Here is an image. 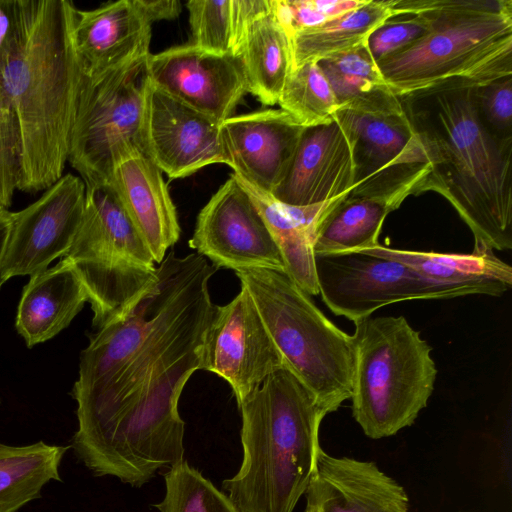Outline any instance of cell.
I'll return each mask as SVG.
<instances>
[{
	"label": "cell",
	"mask_w": 512,
	"mask_h": 512,
	"mask_svg": "<svg viewBox=\"0 0 512 512\" xmlns=\"http://www.w3.org/2000/svg\"><path fill=\"white\" fill-rule=\"evenodd\" d=\"M216 269L197 253L170 252L129 309L90 336L72 391L71 447L94 475L139 488L183 460L178 404L201 369L217 308L209 292Z\"/></svg>",
	"instance_id": "obj_1"
},
{
	"label": "cell",
	"mask_w": 512,
	"mask_h": 512,
	"mask_svg": "<svg viewBox=\"0 0 512 512\" xmlns=\"http://www.w3.org/2000/svg\"><path fill=\"white\" fill-rule=\"evenodd\" d=\"M16 29L0 60V94L12 107L21 135L18 190L37 193L63 175L82 69L68 0H15Z\"/></svg>",
	"instance_id": "obj_2"
},
{
	"label": "cell",
	"mask_w": 512,
	"mask_h": 512,
	"mask_svg": "<svg viewBox=\"0 0 512 512\" xmlns=\"http://www.w3.org/2000/svg\"><path fill=\"white\" fill-rule=\"evenodd\" d=\"M404 109L428 155L422 193L444 196L465 221L474 245L512 248V144L496 139L481 121L473 87L413 94Z\"/></svg>",
	"instance_id": "obj_3"
},
{
	"label": "cell",
	"mask_w": 512,
	"mask_h": 512,
	"mask_svg": "<svg viewBox=\"0 0 512 512\" xmlns=\"http://www.w3.org/2000/svg\"><path fill=\"white\" fill-rule=\"evenodd\" d=\"M238 408L243 457L223 488L241 512H293L309 487L327 414L286 366L268 375Z\"/></svg>",
	"instance_id": "obj_4"
},
{
	"label": "cell",
	"mask_w": 512,
	"mask_h": 512,
	"mask_svg": "<svg viewBox=\"0 0 512 512\" xmlns=\"http://www.w3.org/2000/svg\"><path fill=\"white\" fill-rule=\"evenodd\" d=\"M392 16L418 13L426 33L377 66L399 98L476 87L512 75L511 0H390Z\"/></svg>",
	"instance_id": "obj_5"
},
{
	"label": "cell",
	"mask_w": 512,
	"mask_h": 512,
	"mask_svg": "<svg viewBox=\"0 0 512 512\" xmlns=\"http://www.w3.org/2000/svg\"><path fill=\"white\" fill-rule=\"evenodd\" d=\"M352 414L371 439L411 426L434 390L432 348L403 316L354 322Z\"/></svg>",
	"instance_id": "obj_6"
},
{
	"label": "cell",
	"mask_w": 512,
	"mask_h": 512,
	"mask_svg": "<svg viewBox=\"0 0 512 512\" xmlns=\"http://www.w3.org/2000/svg\"><path fill=\"white\" fill-rule=\"evenodd\" d=\"M251 296L285 366L313 393L326 414L351 398L352 336L331 322L284 271L235 272Z\"/></svg>",
	"instance_id": "obj_7"
},
{
	"label": "cell",
	"mask_w": 512,
	"mask_h": 512,
	"mask_svg": "<svg viewBox=\"0 0 512 512\" xmlns=\"http://www.w3.org/2000/svg\"><path fill=\"white\" fill-rule=\"evenodd\" d=\"M81 280L98 329L120 317L155 280L156 262L112 187H86L80 226L63 256Z\"/></svg>",
	"instance_id": "obj_8"
},
{
	"label": "cell",
	"mask_w": 512,
	"mask_h": 512,
	"mask_svg": "<svg viewBox=\"0 0 512 512\" xmlns=\"http://www.w3.org/2000/svg\"><path fill=\"white\" fill-rule=\"evenodd\" d=\"M150 54H139L95 77L82 76L68 163L86 187L107 184L123 157L146 154Z\"/></svg>",
	"instance_id": "obj_9"
},
{
	"label": "cell",
	"mask_w": 512,
	"mask_h": 512,
	"mask_svg": "<svg viewBox=\"0 0 512 512\" xmlns=\"http://www.w3.org/2000/svg\"><path fill=\"white\" fill-rule=\"evenodd\" d=\"M334 117L353 146L350 197L380 199L397 209L406 197L422 193L429 159L402 100L382 110L340 108Z\"/></svg>",
	"instance_id": "obj_10"
},
{
	"label": "cell",
	"mask_w": 512,
	"mask_h": 512,
	"mask_svg": "<svg viewBox=\"0 0 512 512\" xmlns=\"http://www.w3.org/2000/svg\"><path fill=\"white\" fill-rule=\"evenodd\" d=\"M314 258L324 303L334 314L353 322L396 302L451 299L445 289L405 264L365 250L315 254Z\"/></svg>",
	"instance_id": "obj_11"
},
{
	"label": "cell",
	"mask_w": 512,
	"mask_h": 512,
	"mask_svg": "<svg viewBox=\"0 0 512 512\" xmlns=\"http://www.w3.org/2000/svg\"><path fill=\"white\" fill-rule=\"evenodd\" d=\"M189 247L216 268L285 272L261 215L232 174L200 210Z\"/></svg>",
	"instance_id": "obj_12"
},
{
	"label": "cell",
	"mask_w": 512,
	"mask_h": 512,
	"mask_svg": "<svg viewBox=\"0 0 512 512\" xmlns=\"http://www.w3.org/2000/svg\"><path fill=\"white\" fill-rule=\"evenodd\" d=\"M86 186L79 176L63 175L41 197L13 213L0 281L34 275L71 247L85 206Z\"/></svg>",
	"instance_id": "obj_13"
},
{
	"label": "cell",
	"mask_w": 512,
	"mask_h": 512,
	"mask_svg": "<svg viewBox=\"0 0 512 512\" xmlns=\"http://www.w3.org/2000/svg\"><path fill=\"white\" fill-rule=\"evenodd\" d=\"M240 292L218 306L202 347L201 369L224 379L237 405L271 373L285 367L250 294Z\"/></svg>",
	"instance_id": "obj_14"
},
{
	"label": "cell",
	"mask_w": 512,
	"mask_h": 512,
	"mask_svg": "<svg viewBox=\"0 0 512 512\" xmlns=\"http://www.w3.org/2000/svg\"><path fill=\"white\" fill-rule=\"evenodd\" d=\"M148 73L153 85L219 124L248 92L239 57L192 43L150 54Z\"/></svg>",
	"instance_id": "obj_15"
},
{
	"label": "cell",
	"mask_w": 512,
	"mask_h": 512,
	"mask_svg": "<svg viewBox=\"0 0 512 512\" xmlns=\"http://www.w3.org/2000/svg\"><path fill=\"white\" fill-rule=\"evenodd\" d=\"M145 141L147 156L170 179L226 163L220 124L152 83L146 102Z\"/></svg>",
	"instance_id": "obj_16"
},
{
	"label": "cell",
	"mask_w": 512,
	"mask_h": 512,
	"mask_svg": "<svg viewBox=\"0 0 512 512\" xmlns=\"http://www.w3.org/2000/svg\"><path fill=\"white\" fill-rule=\"evenodd\" d=\"M304 129L280 108L231 116L220 124L225 164L253 186L272 193Z\"/></svg>",
	"instance_id": "obj_17"
},
{
	"label": "cell",
	"mask_w": 512,
	"mask_h": 512,
	"mask_svg": "<svg viewBox=\"0 0 512 512\" xmlns=\"http://www.w3.org/2000/svg\"><path fill=\"white\" fill-rule=\"evenodd\" d=\"M354 176L352 142L334 117L304 129L284 177L270 194L286 205H313L349 194Z\"/></svg>",
	"instance_id": "obj_18"
},
{
	"label": "cell",
	"mask_w": 512,
	"mask_h": 512,
	"mask_svg": "<svg viewBox=\"0 0 512 512\" xmlns=\"http://www.w3.org/2000/svg\"><path fill=\"white\" fill-rule=\"evenodd\" d=\"M305 494L316 512H410L404 488L375 463L335 457L320 445Z\"/></svg>",
	"instance_id": "obj_19"
},
{
	"label": "cell",
	"mask_w": 512,
	"mask_h": 512,
	"mask_svg": "<svg viewBox=\"0 0 512 512\" xmlns=\"http://www.w3.org/2000/svg\"><path fill=\"white\" fill-rule=\"evenodd\" d=\"M154 23L145 0H119L92 10H76L75 50L82 73L98 76L148 53Z\"/></svg>",
	"instance_id": "obj_20"
},
{
	"label": "cell",
	"mask_w": 512,
	"mask_h": 512,
	"mask_svg": "<svg viewBox=\"0 0 512 512\" xmlns=\"http://www.w3.org/2000/svg\"><path fill=\"white\" fill-rule=\"evenodd\" d=\"M159 167L143 153L123 157L108 184L149 248L156 264L180 238L175 205Z\"/></svg>",
	"instance_id": "obj_21"
},
{
	"label": "cell",
	"mask_w": 512,
	"mask_h": 512,
	"mask_svg": "<svg viewBox=\"0 0 512 512\" xmlns=\"http://www.w3.org/2000/svg\"><path fill=\"white\" fill-rule=\"evenodd\" d=\"M365 251L399 261L451 298L484 294L501 296L512 287V267L488 247L474 245L470 253H439L393 249L380 244Z\"/></svg>",
	"instance_id": "obj_22"
},
{
	"label": "cell",
	"mask_w": 512,
	"mask_h": 512,
	"mask_svg": "<svg viewBox=\"0 0 512 512\" xmlns=\"http://www.w3.org/2000/svg\"><path fill=\"white\" fill-rule=\"evenodd\" d=\"M232 175L261 215L281 253L287 275L310 296L318 295L313 237L324 217L348 194L313 205L291 206Z\"/></svg>",
	"instance_id": "obj_23"
},
{
	"label": "cell",
	"mask_w": 512,
	"mask_h": 512,
	"mask_svg": "<svg viewBox=\"0 0 512 512\" xmlns=\"http://www.w3.org/2000/svg\"><path fill=\"white\" fill-rule=\"evenodd\" d=\"M86 302L81 280L62 258L52 268L31 276L18 305L16 329L32 347L66 328Z\"/></svg>",
	"instance_id": "obj_24"
},
{
	"label": "cell",
	"mask_w": 512,
	"mask_h": 512,
	"mask_svg": "<svg viewBox=\"0 0 512 512\" xmlns=\"http://www.w3.org/2000/svg\"><path fill=\"white\" fill-rule=\"evenodd\" d=\"M232 54L241 59L248 92L264 105L276 104L293 63L289 38L272 7L247 23Z\"/></svg>",
	"instance_id": "obj_25"
},
{
	"label": "cell",
	"mask_w": 512,
	"mask_h": 512,
	"mask_svg": "<svg viewBox=\"0 0 512 512\" xmlns=\"http://www.w3.org/2000/svg\"><path fill=\"white\" fill-rule=\"evenodd\" d=\"M391 16L390 0H368L356 10L294 34L289 39L292 70L365 45Z\"/></svg>",
	"instance_id": "obj_26"
},
{
	"label": "cell",
	"mask_w": 512,
	"mask_h": 512,
	"mask_svg": "<svg viewBox=\"0 0 512 512\" xmlns=\"http://www.w3.org/2000/svg\"><path fill=\"white\" fill-rule=\"evenodd\" d=\"M69 448L43 441L26 446L0 443V512H17L40 498L45 484L61 481L59 466Z\"/></svg>",
	"instance_id": "obj_27"
},
{
	"label": "cell",
	"mask_w": 512,
	"mask_h": 512,
	"mask_svg": "<svg viewBox=\"0 0 512 512\" xmlns=\"http://www.w3.org/2000/svg\"><path fill=\"white\" fill-rule=\"evenodd\" d=\"M395 210L375 198L350 197L339 201L324 217L313 237L316 255L366 250L379 244L386 216Z\"/></svg>",
	"instance_id": "obj_28"
},
{
	"label": "cell",
	"mask_w": 512,
	"mask_h": 512,
	"mask_svg": "<svg viewBox=\"0 0 512 512\" xmlns=\"http://www.w3.org/2000/svg\"><path fill=\"white\" fill-rule=\"evenodd\" d=\"M340 108L382 110L401 102L365 45L318 62Z\"/></svg>",
	"instance_id": "obj_29"
},
{
	"label": "cell",
	"mask_w": 512,
	"mask_h": 512,
	"mask_svg": "<svg viewBox=\"0 0 512 512\" xmlns=\"http://www.w3.org/2000/svg\"><path fill=\"white\" fill-rule=\"evenodd\" d=\"M277 103L280 109L305 128L330 122L340 109L318 63L305 64L292 70Z\"/></svg>",
	"instance_id": "obj_30"
},
{
	"label": "cell",
	"mask_w": 512,
	"mask_h": 512,
	"mask_svg": "<svg viewBox=\"0 0 512 512\" xmlns=\"http://www.w3.org/2000/svg\"><path fill=\"white\" fill-rule=\"evenodd\" d=\"M165 495L159 512H241L230 497L182 460L164 474Z\"/></svg>",
	"instance_id": "obj_31"
},
{
	"label": "cell",
	"mask_w": 512,
	"mask_h": 512,
	"mask_svg": "<svg viewBox=\"0 0 512 512\" xmlns=\"http://www.w3.org/2000/svg\"><path fill=\"white\" fill-rule=\"evenodd\" d=\"M186 5L192 44L210 52L232 54V0H190Z\"/></svg>",
	"instance_id": "obj_32"
},
{
	"label": "cell",
	"mask_w": 512,
	"mask_h": 512,
	"mask_svg": "<svg viewBox=\"0 0 512 512\" xmlns=\"http://www.w3.org/2000/svg\"><path fill=\"white\" fill-rule=\"evenodd\" d=\"M368 0H271L272 12L290 39L294 34L319 26L356 10Z\"/></svg>",
	"instance_id": "obj_33"
},
{
	"label": "cell",
	"mask_w": 512,
	"mask_h": 512,
	"mask_svg": "<svg viewBox=\"0 0 512 512\" xmlns=\"http://www.w3.org/2000/svg\"><path fill=\"white\" fill-rule=\"evenodd\" d=\"M479 117L499 141L512 144V75L473 87Z\"/></svg>",
	"instance_id": "obj_34"
},
{
	"label": "cell",
	"mask_w": 512,
	"mask_h": 512,
	"mask_svg": "<svg viewBox=\"0 0 512 512\" xmlns=\"http://www.w3.org/2000/svg\"><path fill=\"white\" fill-rule=\"evenodd\" d=\"M21 135L17 117L0 94V210H8L21 173Z\"/></svg>",
	"instance_id": "obj_35"
},
{
	"label": "cell",
	"mask_w": 512,
	"mask_h": 512,
	"mask_svg": "<svg viewBox=\"0 0 512 512\" xmlns=\"http://www.w3.org/2000/svg\"><path fill=\"white\" fill-rule=\"evenodd\" d=\"M426 31V21L420 14H396L372 32L366 46L377 64L415 42Z\"/></svg>",
	"instance_id": "obj_36"
},
{
	"label": "cell",
	"mask_w": 512,
	"mask_h": 512,
	"mask_svg": "<svg viewBox=\"0 0 512 512\" xmlns=\"http://www.w3.org/2000/svg\"><path fill=\"white\" fill-rule=\"evenodd\" d=\"M16 29L15 0H0V60L5 54Z\"/></svg>",
	"instance_id": "obj_37"
},
{
	"label": "cell",
	"mask_w": 512,
	"mask_h": 512,
	"mask_svg": "<svg viewBox=\"0 0 512 512\" xmlns=\"http://www.w3.org/2000/svg\"><path fill=\"white\" fill-rule=\"evenodd\" d=\"M13 220V213L8 210H0V267L4 256L9 232ZM3 284L0 281V288Z\"/></svg>",
	"instance_id": "obj_38"
},
{
	"label": "cell",
	"mask_w": 512,
	"mask_h": 512,
	"mask_svg": "<svg viewBox=\"0 0 512 512\" xmlns=\"http://www.w3.org/2000/svg\"><path fill=\"white\" fill-rule=\"evenodd\" d=\"M305 512H316V509L314 508V506L307 503Z\"/></svg>",
	"instance_id": "obj_39"
}]
</instances>
